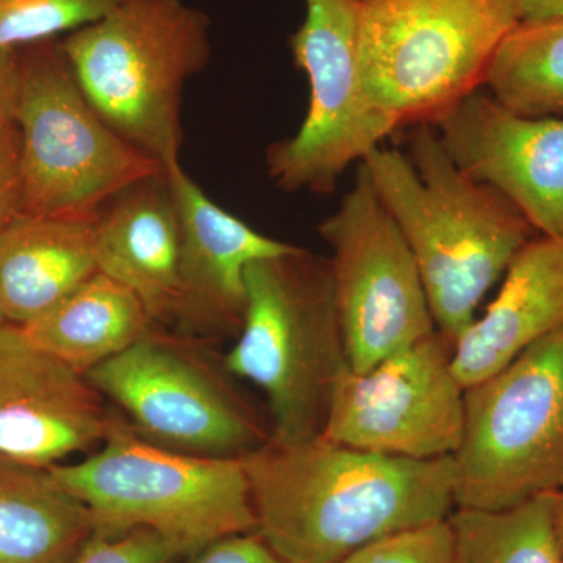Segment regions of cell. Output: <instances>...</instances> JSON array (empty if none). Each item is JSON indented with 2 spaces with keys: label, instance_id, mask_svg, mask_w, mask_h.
<instances>
[{
  "label": "cell",
  "instance_id": "cell-1",
  "mask_svg": "<svg viewBox=\"0 0 563 563\" xmlns=\"http://www.w3.org/2000/svg\"><path fill=\"white\" fill-rule=\"evenodd\" d=\"M257 529L290 563H339L455 510L453 457L366 453L325 437L268 442L242 457Z\"/></svg>",
  "mask_w": 563,
  "mask_h": 563
},
{
  "label": "cell",
  "instance_id": "cell-2",
  "mask_svg": "<svg viewBox=\"0 0 563 563\" xmlns=\"http://www.w3.org/2000/svg\"><path fill=\"white\" fill-rule=\"evenodd\" d=\"M362 165L412 252L437 331L454 344L539 233L504 196L455 165L432 124L409 129L406 152L379 146Z\"/></svg>",
  "mask_w": 563,
  "mask_h": 563
},
{
  "label": "cell",
  "instance_id": "cell-3",
  "mask_svg": "<svg viewBox=\"0 0 563 563\" xmlns=\"http://www.w3.org/2000/svg\"><path fill=\"white\" fill-rule=\"evenodd\" d=\"M229 373L261 388L273 417L272 440L321 437L347 369L331 261L296 246L246 269V309Z\"/></svg>",
  "mask_w": 563,
  "mask_h": 563
},
{
  "label": "cell",
  "instance_id": "cell-4",
  "mask_svg": "<svg viewBox=\"0 0 563 563\" xmlns=\"http://www.w3.org/2000/svg\"><path fill=\"white\" fill-rule=\"evenodd\" d=\"M80 90L111 131L163 168L180 163L187 81L211 58V21L187 0H121L62 38Z\"/></svg>",
  "mask_w": 563,
  "mask_h": 563
},
{
  "label": "cell",
  "instance_id": "cell-5",
  "mask_svg": "<svg viewBox=\"0 0 563 563\" xmlns=\"http://www.w3.org/2000/svg\"><path fill=\"white\" fill-rule=\"evenodd\" d=\"M47 470L99 532L151 529L185 555L257 529L242 459L166 450L120 418L98 453Z\"/></svg>",
  "mask_w": 563,
  "mask_h": 563
},
{
  "label": "cell",
  "instance_id": "cell-6",
  "mask_svg": "<svg viewBox=\"0 0 563 563\" xmlns=\"http://www.w3.org/2000/svg\"><path fill=\"white\" fill-rule=\"evenodd\" d=\"M363 90L396 128L433 124L473 91L520 0H357Z\"/></svg>",
  "mask_w": 563,
  "mask_h": 563
},
{
  "label": "cell",
  "instance_id": "cell-7",
  "mask_svg": "<svg viewBox=\"0 0 563 563\" xmlns=\"http://www.w3.org/2000/svg\"><path fill=\"white\" fill-rule=\"evenodd\" d=\"M16 60L20 213L98 217L125 188L165 174L92 109L62 40L21 47Z\"/></svg>",
  "mask_w": 563,
  "mask_h": 563
},
{
  "label": "cell",
  "instance_id": "cell-8",
  "mask_svg": "<svg viewBox=\"0 0 563 563\" xmlns=\"http://www.w3.org/2000/svg\"><path fill=\"white\" fill-rule=\"evenodd\" d=\"M455 509L506 510L563 488V328L465 390Z\"/></svg>",
  "mask_w": 563,
  "mask_h": 563
},
{
  "label": "cell",
  "instance_id": "cell-9",
  "mask_svg": "<svg viewBox=\"0 0 563 563\" xmlns=\"http://www.w3.org/2000/svg\"><path fill=\"white\" fill-rule=\"evenodd\" d=\"M303 3L306 16L288 47L309 81V107L299 131L266 150L265 168L282 191L324 196L398 128L363 90L357 0Z\"/></svg>",
  "mask_w": 563,
  "mask_h": 563
},
{
  "label": "cell",
  "instance_id": "cell-10",
  "mask_svg": "<svg viewBox=\"0 0 563 563\" xmlns=\"http://www.w3.org/2000/svg\"><path fill=\"white\" fill-rule=\"evenodd\" d=\"M331 250L333 291L351 372L437 332L420 272L363 165L354 187L318 224Z\"/></svg>",
  "mask_w": 563,
  "mask_h": 563
},
{
  "label": "cell",
  "instance_id": "cell-11",
  "mask_svg": "<svg viewBox=\"0 0 563 563\" xmlns=\"http://www.w3.org/2000/svg\"><path fill=\"white\" fill-rule=\"evenodd\" d=\"M174 340L152 331L87 374L150 442L206 457H235L269 439L250 407Z\"/></svg>",
  "mask_w": 563,
  "mask_h": 563
},
{
  "label": "cell",
  "instance_id": "cell-12",
  "mask_svg": "<svg viewBox=\"0 0 563 563\" xmlns=\"http://www.w3.org/2000/svg\"><path fill=\"white\" fill-rule=\"evenodd\" d=\"M453 346L437 331L368 372L347 369L322 437L390 457H453L465 424V388L454 374Z\"/></svg>",
  "mask_w": 563,
  "mask_h": 563
},
{
  "label": "cell",
  "instance_id": "cell-13",
  "mask_svg": "<svg viewBox=\"0 0 563 563\" xmlns=\"http://www.w3.org/2000/svg\"><path fill=\"white\" fill-rule=\"evenodd\" d=\"M432 125L463 173L504 196L539 235L563 240V120L514 113L479 88Z\"/></svg>",
  "mask_w": 563,
  "mask_h": 563
},
{
  "label": "cell",
  "instance_id": "cell-14",
  "mask_svg": "<svg viewBox=\"0 0 563 563\" xmlns=\"http://www.w3.org/2000/svg\"><path fill=\"white\" fill-rule=\"evenodd\" d=\"M102 399L22 325H0V455L49 468L101 446L114 422Z\"/></svg>",
  "mask_w": 563,
  "mask_h": 563
},
{
  "label": "cell",
  "instance_id": "cell-15",
  "mask_svg": "<svg viewBox=\"0 0 563 563\" xmlns=\"http://www.w3.org/2000/svg\"><path fill=\"white\" fill-rule=\"evenodd\" d=\"M180 222L179 303L181 331H235L246 309V269L279 257L295 244L272 239L211 201L181 165L166 169Z\"/></svg>",
  "mask_w": 563,
  "mask_h": 563
},
{
  "label": "cell",
  "instance_id": "cell-16",
  "mask_svg": "<svg viewBox=\"0 0 563 563\" xmlns=\"http://www.w3.org/2000/svg\"><path fill=\"white\" fill-rule=\"evenodd\" d=\"M563 328V240L537 235L504 274L501 290L453 346L462 387L483 383Z\"/></svg>",
  "mask_w": 563,
  "mask_h": 563
},
{
  "label": "cell",
  "instance_id": "cell-17",
  "mask_svg": "<svg viewBox=\"0 0 563 563\" xmlns=\"http://www.w3.org/2000/svg\"><path fill=\"white\" fill-rule=\"evenodd\" d=\"M96 263L143 302L154 324H174L180 222L165 174L136 181L107 203L96 224Z\"/></svg>",
  "mask_w": 563,
  "mask_h": 563
},
{
  "label": "cell",
  "instance_id": "cell-18",
  "mask_svg": "<svg viewBox=\"0 0 563 563\" xmlns=\"http://www.w3.org/2000/svg\"><path fill=\"white\" fill-rule=\"evenodd\" d=\"M99 214L18 213L0 229V312L7 322L31 324L99 273Z\"/></svg>",
  "mask_w": 563,
  "mask_h": 563
},
{
  "label": "cell",
  "instance_id": "cell-19",
  "mask_svg": "<svg viewBox=\"0 0 563 563\" xmlns=\"http://www.w3.org/2000/svg\"><path fill=\"white\" fill-rule=\"evenodd\" d=\"M95 532L49 470L0 455V563H74Z\"/></svg>",
  "mask_w": 563,
  "mask_h": 563
},
{
  "label": "cell",
  "instance_id": "cell-20",
  "mask_svg": "<svg viewBox=\"0 0 563 563\" xmlns=\"http://www.w3.org/2000/svg\"><path fill=\"white\" fill-rule=\"evenodd\" d=\"M146 307L102 273L80 285L31 324L29 335L81 376L117 357L152 332Z\"/></svg>",
  "mask_w": 563,
  "mask_h": 563
},
{
  "label": "cell",
  "instance_id": "cell-21",
  "mask_svg": "<svg viewBox=\"0 0 563 563\" xmlns=\"http://www.w3.org/2000/svg\"><path fill=\"white\" fill-rule=\"evenodd\" d=\"M484 90L514 113L563 120V18L518 22L499 44Z\"/></svg>",
  "mask_w": 563,
  "mask_h": 563
},
{
  "label": "cell",
  "instance_id": "cell-22",
  "mask_svg": "<svg viewBox=\"0 0 563 563\" xmlns=\"http://www.w3.org/2000/svg\"><path fill=\"white\" fill-rule=\"evenodd\" d=\"M450 523L455 563H563L550 495L495 512L455 509Z\"/></svg>",
  "mask_w": 563,
  "mask_h": 563
},
{
  "label": "cell",
  "instance_id": "cell-23",
  "mask_svg": "<svg viewBox=\"0 0 563 563\" xmlns=\"http://www.w3.org/2000/svg\"><path fill=\"white\" fill-rule=\"evenodd\" d=\"M121 0H0V49L62 40L101 20Z\"/></svg>",
  "mask_w": 563,
  "mask_h": 563
},
{
  "label": "cell",
  "instance_id": "cell-24",
  "mask_svg": "<svg viewBox=\"0 0 563 563\" xmlns=\"http://www.w3.org/2000/svg\"><path fill=\"white\" fill-rule=\"evenodd\" d=\"M339 563H455L453 526L446 518L391 533Z\"/></svg>",
  "mask_w": 563,
  "mask_h": 563
},
{
  "label": "cell",
  "instance_id": "cell-25",
  "mask_svg": "<svg viewBox=\"0 0 563 563\" xmlns=\"http://www.w3.org/2000/svg\"><path fill=\"white\" fill-rule=\"evenodd\" d=\"M184 555L151 529L124 532L96 531L74 563H173Z\"/></svg>",
  "mask_w": 563,
  "mask_h": 563
},
{
  "label": "cell",
  "instance_id": "cell-26",
  "mask_svg": "<svg viewBox=\"0 0 563 563\" xmlns=\"http://www.w3.org/2000/svg\"><path fill=\"white\" fill-rule=\"evenodd\" d=\"M192 563H290L274 553L255 532L217 540L199 551Z\"/></svg>",
  "mask_w": 563,
  "mask_h": 563
},
{
  "label": "cell",
  "instance_id": "cell-27",
  "mask_svg": "<svg viewBox=\"0 0 563 563\" xmlns=\"http://www.w3.org/2000/svg\"><path fill=\"white\" fill-rule=\"evenodd\" d=\"M21 211L20 133L0 139V229Z\"/></svg>",
  "mask_w": 563,
  "mask_h": 563
},
{
  "label": "cell",
  "instance_id": "cell-28",
  "mask_svg": "<svg viewBox=\"0 0 563 563\" xmlns=\"http://www.w3.org/2000/svg\"><path fill=\"white\" fill-rule=\"evenodd\" d=\"M16 51L0 49V139L16 131Z\"/></svg>",
  "mask_w": 563,
  "mask_h": 563
},
{
  "label": "cell",
  "instance_id": "cell-29",
  "mask_svg": "<svg viewBox=\"0 0 563 563\" xmlns=\"http://www.w3.org/2000/svg\"><path fill=\"white\" fill-rule=\"evenodd\" d=\"M521 20L563 18V0H520Z\"/></svg>",
  "mask_w": 563,
  "mask_h": 563
},
{
  "label": "cell",
  "instance_id": "cell-30",
  "mask_svg": "<svg viewBox=\"0 0 563 563\" xmlns=\"http://www.w3.org/2000/svg\"><path fill=\"white\" fill-rule=\"evenodd\" d=\"M550 501L555 539H558L559 548H561L563 554V488L550 493Z\"/></svg>",
  "mask_w": 563,
  "mask_h": 563
},
{
  "label": "cell",
  "instance_id": "cell-31",
  "mask_svg": "<svg viewBox=\"0 0 563 563\" xmlns=\"http://www.w3.org/2000/svg\"><path fill=\"white\" fill-rule=\"evenodd\" d=\"M5 318H3L2 312H0V325L5 324Z\"/></svg>",
  "mask_w": 563,
  "mask_h": 563
}]
</instances>
